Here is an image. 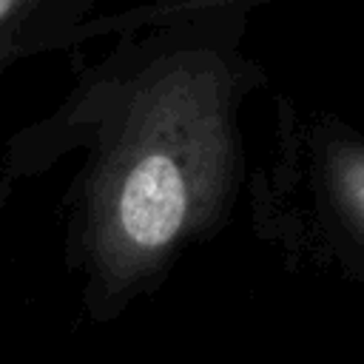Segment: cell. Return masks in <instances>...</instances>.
I'll return each mask as SVG.
<instances>
[{
	"mask_svg": "<svg viewBox=\"0 0 364 364\" xmlns=\"http://www.w3.org/2000/svg\"><path fill=\"white\" fill-rule=\"evenodd\" d=\"M222 3L156 0L85 20V40L117 34L114 48L6 145L0 193L85 156L68 185L65 259L94 321L156 290L228 213L245 77Z\"/></svg>",
	"mask_w": 364,
	"mask_h": 364,
	"instance_id": "1",
	"label": "cell"
},
{
	"mask_svg": "<svg viewBox=\"0 0 364 364\" xmlns=\"http://www.w3.org/2000/svg\"><path fill=\"white\" fill-rule=\"evenodd\" d=\"M97 0H0V43L40 40L60 48L80 46V26Z\"/></svg>",
	"mask_w": 364,
	"mask_h": 364,
	"instance_id": "2",
	"label": "cell"
},
{
	"mask_svg": "<svg viewBox=\"0 0 364 364\" xmlns=\"http://www.w3.org/2000/svg\"><path fill=\"white\" fill-rule=\"evenodd\" d=\"M48 51H54V46L40 43V40H9V43H0V74L6 68H11L14 63H20V60L40 57V54H48Z\"/></svg>",
	"mask_w": 364,
	"mask_h": 364,
	"instance_id": "3",
	"label": "cell"
},
{
	"mask_svg": "<svg viewBox=\"0 0 364 364\" xmlns=\"http://www.w3.org/2000/svg\"><path fill=\"white\" fill-rule=\"evenodd\" d=\"M341 182H344L347 196L364 213V159H353L347 168H341Z\"/></svg>",
	"mask_w": 364,
	"mask_h": 364,
	"instance_id": "4",
	"label": "cell"
}]
</instances>
